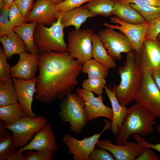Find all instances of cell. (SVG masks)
<instances>
[{"instance_id": "6", "label": "cell", "mask_w": 160, "mask_h": 160, "mask_svg": "<svg viewBox=\"0 0 160 160\" xmlns=\"http://www.w3.org/2000/svg\"><path fill=\"white\" fill-rule=\"evenodd\" d=\"M47 119L42 115H37L34 118L23 115L19 121L6 127L12 133L14 144L16 148H21L27 145L35 134L47 123Z\"/></svg>"}, {"instance_id": "23", "label": "cell", "mask_w": 160, "mask_h": 160, "mask_svg": "<svg viewBox=\"0 0 160 160\" xmlns=\"http://www.w3.org/2000/svg\"><path fill=\"white\" fill-rule=\"evenodd\" d=\"M92 57L108 69L115 68L116 66L115 60L106 50L98 34L95 33L92 39Z\"/></svg>"}, {"instance_id": "41", "label": "cell", "mask_w": 160, "mask_h": 160, "mask_svg": "<svg viewBox=\"0 0 160 160\" xmlns=\"http://www.w3.org/2000/svg\"><path fill=\"white\" fill-rule=\"evenodd\" d=\"M160 156L150 149L146 148L134 160H159Z\"/></svg>"}, {"instance_id": "48", "label": "cell", "mask_w": 160, "mask_h": 160, "mask_svg": "<svg viewBox=\"0 0 160 160\" xmlns=\"http://www.w3.org/2000/svg\"><path fill=\"white\" fill-rule=\"evenodd\" d=\"M55 5H56L65 0H49Z\"/></svg>"}, {"instance_id": "40", "label": "cell", "mask_w": 160, "mask_h": 160, "mask_svg": "<svg viewBox=\"0 0 160 160\" xmlns=\"http://www.w3.org/2000/svg\"><path fill=\"white\" fill-rule=\"evenodd\" d=\"M158 131L160 133V125H156ZM134 139L137 142L140 143L145 148H149L155 149L160 153V143L155 144L149 143L145 140L144 137H142L139 135H133Z\"/></svg>"}, {"instance_id": "10", "label": "cell", "mask_w": 160, "mask_h": 160, "mask_svg": "<svg viewBox=\"0 0 160 160\" xmlns=\"http://www.w3.org/2000/svg\"><path fill=\"white\" fill-rule=\"evenodd\" d=\"M98 34L108 53L114 60L120 61L121 53H128L133 51L129 40L121 31L108 28L99 31Z\"/></svg>"}, {"instance_id": "5", "label": "cell", "mask_w": 160, "mask_h": 160, "mask_svg": "<svg viewBox=\"0 0 160 160\" xmlns=\"http://www.w3.org/2000/svg\"><path fill=\"white\" fill-rule=\"evenodd\" d=\"M84 99L76 93L68 94L60 103L58 115L63 123L68 122L74 133H80L87 121Z\"/></svg>"}, {"instance_id": "20", "label": "cell", "mask_w": 160, "mask_h": 160, "mask_svg": "<svg viewBox=\"0 0 160 160\" xmlns=\"http://www.w3.org/2000/svg\"><path fill=\"white\" fill-rule=\"evenodd\" d=\"M114 3L113 15L122 21L132 24L147 22L138 11L131 6L130 3L121 0H116Z\"/></svg>"}, {"instance_id": "49", "label": "cell", "mask_w": 160, "mask_h": 160, "mask_svg": "<svg viewBox=\"0 0 160 160\" xmlns=\"http://www.w3.org/2000/svg\"><path fill=\"white\" fill-rule=\"evenodd\" d=\"M156 40L160 42V33L157 36Z\"/></svg>"}, {"instance_id": "42", "label": "cell", "mask_w": 160, "mask_h": 160, "mask_svg": "<svg viewBox=\"0 0 160 160\" xmlns=\"http://www.w3.org/2000/svg\"><path fill=\"white\" fill-rule=\"evenodd\" d=\"M139 5H150L160 7V0H121Z\"/></svg>"}, {"instance_id": "28", "label": "cell", "mask_w": 160, "mask_h": 160, "mask_svg": "<svg viewBox=\"0 0 160 160\" xmlns=\"http://www.w3.org/2000/svg\"><path fill=\"white\" fill-rule=\"evenodd\" d=\"M108 68L94 59L89 60L83 63L81 71L87 74L88 78H106L108 76Z\"/></svg>"}, {"instance_id": "32", "label": "cell", "mask_w": 160, "mask_h": 160, "mask_svg": "<svg viewBox=\"0 0 160 160\" xmlns=\"http://www.w3.org/2000/svg\"><path fill=\"white\" fill-rule=\"evenodd\" d=\"M55 151L48 149L33 151L28 150L25 153L26 160H52Z\"/></svg>"}, {"instance_id": "2", "label": "cell", "mask_w": 160, "mask_h": 160, "mask_svg": "<svg viewBox=\"0 0 160 160\" xmlns=\"http://www.w3.org/2000/svg\"><path fill=\"white\" fill-rule=\"evenodd\" d=\"M117 71L120 81L118 85L115 83L111 89L120 104L126 106L136 98L143 79V71L133 50L127 53L125 61Z\"/></svg>"}, {"instance_id": "7", "label": "cell", "mask_w": 160, "mask_h": 160, "mask_svg": "<svg viewBox=\"0 0 160 160\" xmlns=\"http://www.w3.org/2000/svg\"><path fill=\"white\" fill-rule=\"evenodd\" d=\"M134 100L155 117L160 118V91L154 81L151 71H143L142 84Z\"/></svg>"}, {"instance_id": "1", "label": "cell", "mask_w": 160, "mask_h": 160, "mask_svg": "<svg viewBox=\"0 0 160 160\" xmlns=\"http://www.w3.org/2000/svg\"><path fill=\"white\" fill-rule=\"evenodd\" d=\"M82 64L68 51L39 54V73L34 97L47 104L62 99L78 85Z\"/></svg>"}, {"instance_id": "22", "label": "cell", "mask_w": 160, "mask_h": 160, "mask_svg": "<svg viewBox=\"0 0 160 160\" xmlns=\"http://www.w3.org/2000/svg\"><path fill=\"white\" fill-rule=\"evenodd\" d=\"M4 52L7 58L11 59L13 55H19L27 51L26 46L22 39L13 31L8 35L0 37Z\"/></svg>"}, {"instance_id": "3", "label": "cell", "mask_w": 160, "mask_h": 160, "mask_svg": "<svg viewBox=\"0 0 160 160\" xmlns=\"http://www.w3.org/2000/svg\"><path fill=\"white\" fill-rule=\"evenodd\" d=\"M156 117L143 106L136 103L128 109L122 126L116 135V144L121 145L128 142L134 134L145 136L154 130L153 123Z\"/></svg>"}, {"instance_id": "43", "label": "cell", "mask_w": 160, "mask_h": 160, "mask_svg": "<svg viewBox=\"0 0 160 160\" xmlns=\"http://www.w3.org/2000/svg\"><path fill=\"white\" fill-rule=\"evenodd\" d=\"M5 160H26L25 155L22 152L19 150L15 151L14 152L8 156Z\"/></svg>"}, {"instance_id": "44", "label": "cell", "mask_w": 160, "mask_h": 160, "mask_svg": "<svg viewBox=\"0 0 160 160\" xmlns=\"http://www.w3.org/2000/svg\"><path fill=\"white\" fill-rule=\"evenodd\" d=\"M152 74L154 81L160 91V71L156 69L151 71Z\"/></svg>"}, {"instance_id": "35", "label": "cell", "mask_w": 160, "mask_h": 160, "mask_svg": "<svg viewBox=\"0 0 160 160\" xmlns=\"http://www.w3.org/2000/svg\"><path fill=\"white\" fill-rule=\"evenodd\" d=\"M7 57L4 52L3 47H0V81L4 82L10 77L11 68L7 61Z\"/></svg>"}, {"instance_id": "17", "label": "cell", "mask_w": 160, "mask_h": 160, "mask_svg": "<svg viewBox=\"0 0 160 160\" xmlns=\"http://www.w3.org/2000/svg\"><path fill=\"white\" fill-rule=\"evenodd\" d=\"M39 54L25 52L19 55L17 63L11 68L10 77L24 80L35 78L38 68Z\"/></svg>"}, {"instance_id": "38", "label": "cell", "mask_w": 160, "mask_h": 160, "mask_svg": "<svg viewBox=\"0 0 160 160\" xmlns=\"http://www.w3.org/2000/svg\"><path fill=\"white\" fill-rule=\"evenodd\" d=\"M90 157L91 160H115L113 155L105 150L101 148L94 149Z\"/></svg>"}, {"instance_id": "51", "label": "cell", "mask_w": 160, "mask_h": 160, "mask_svg": "<svg viewBox=\"0 0 160 160\" xmlns=\"http://www.w3.org/2000/svg\"><path fill=\"white\" fill-rule=\"evenodd\" d=\"M159 70H160V68H159Z\"/></svg>"}, {"instance_id": "31", "label": "cell", "mask_w": 160, "mask_h": 160, "mask_svg": "<svg viewBox=\"0 0 160 160\" xmlns=\"http://www.w3.org/2000/svg\"><path fill=\"white\" fill-rule=\"evenodd\" d=\"M16 148L11 135L0 136V160H5Z\"/></svg>"}, {"instance_id": "12", "label": "cell", "mask_w": 160, "mask_h": 160, "mask_svg": "<svg viewBox=\"0 0 160 160\" xmlns=\"http://www.w3.org/2000/svg\"><path fill=\"white\" fill-rule=\"evenodd\" d=\"M76 92L84 100L88 121L100 117H105L112 121L113 118L112 108L104 104L102 95L95 97L92 92L83 88L76 89Z\"/></svg>"}, {"instance_id": "33", "label": "cell", "mask_w": 160, "mask_h": 160, "mask_svg": "<svg viewBox=\"0 0 160 160\" xmlns=\"http://www.w3.org/2000/svg\"><path fill=\"white\" fill-rule=\"evenodd\" d=\"M8 13L10 24L13 28L25 23L22 13L15 3L13 2L9 7Z\"/></svg>"}, {"instance_id": "50", "label": "cell", "mask_w": 160, "mask_h": 160, "mask_svg": "<svg viewBox=\"0 0 160 160\" xmlns=\"http://www.w3.org/2000/svg\"><path fill=\"white\" fill-rule=\"evenodd\" d=\"M111 0L112 1H116V0Z\"/></svg>"}, {"instance_id": "9", "label": "cell", "mask_w": 160, "mask_h": 160, "mask_svg": "<svg viewBox=\"0 0 160 160\" xmlns=\"http://www.w3.org/2000/svg\"><path fill=\"white\" fill-rule=\"evenodd\" d=\"M105 125L99 133L95 134L88 137L79 140L74 138L71 134L67 133L63 137V141L68 148V152L73 155L74 160H91L90 156L102 133L105 130L111 128V122L108 120H104Z\"/></svg>"}, {"instance_id": "4", "label": "cell", "mask_w": 160, "mask_h": 160, "mask_svg": "<svg viewBox=\"0 0 160 160\" xmlns=\"http://www.w3.org/2000/svg\"><path fill=\"white\" fill-rule=\"evenodd\" d=\"M60 20L59 16L57 21L49 28L42 24H37L34 33V41L39 54L51 51H67L64 39V27Z\"/></svg>"}, {"instance_id": "8", "label": "cell", "mask_w": 160, "mask_h": 160, "mask_svg": "<svg viewBox=\"0 0 160 160\" xmlns=\"http://www.w3.org/2000/svg\"><path fill=\"white\" fill-rule=\"evenodd\" d=\"M93 30L75 29L68 33L67 51L73 58L83 63L92 59Z\"/></svg>"}, {"instance_id": "27", "label": "cell", "mask_w": 160, "mask_h": 160, "mask_svg": "<svg viewBox=\"0 0 160 160\" xmlns=\"http://www.w3.org/2000/svg\"><path fill=\"white\" fill-rule=\"evenodd\" d=\"M114 4L111 0H91L84 6L94 14L107 17L113 15Z\"/></svg>"}, {"instance_id": "36", "label": "cell", "mask_w": 160, "mask_h": 160, "mask_svg": "<svg viewBox=\"0 0 160 160\" xmlns=\"http://www.w3.org/2000/svg\"><path fill=\"white\" fill-rule=\"evenodd\" d=\"M91 0H65L56 5L57 12H64L69 11L80 6Z\"/></svg>"}, {"instance_id": "47", "label": "cell", "mask_w": 160, "mask_h": 160, "mask_svg": "<svg viewBox=\"0 0 160 160\" xmlns=\"http://www.w3.org/2000/svg\"><path fill=\"white\" fill-rule=\"evenodd\" d=\"M5 5L9 7L10 5L13 3V0H4Z\"/></svg>"}, {"instance_id": "45", "label": "cell", "mask_w": 160, "mask_h": 160, "mask_svg": "<svg viewBox=\"0 0 160 160\" xmlns=\"http://www.w3.org/2000/svg\"><path fill=\"white\" fill-rule=\"evenodd\" d=\"M5 122L0 119V136H9L11 135L7 129L6 127Z\"/></svg>"}, {"instance_id": "34", "label": "cell", "mask_w": 160, "mask_h": 160, "mask_svg": "<svg viewBox=\"0 0 160 160\" xmlns=\"http://www.w3.org/2000/svg\"><path fill=\"white\" fill-rule=\"evenodd\" d=\"M9 8L5 5L0 14V37L7 35L13 31L9 17Z\"/></svg>"}, {"instance_id": "18", "label": "cell", "mask_w": 160, "mask_h": 160, "mask_svg": "<svg viewBox=\"0 0 160 160\" xmlns=\"http://www.w3.org/2000/svg\"><path fill=\"white\" fill-rule=\"evenodd\" d=\"M56 138L49 123L36 133L32 139L26 145L19 148L21 152L31 149L36 150L48 149L56 151L58 149Z\"/></svg>"}, {"instance_id": "37", "label": "cell", "mask_w": 160, "mask_h": 160, "mask_svg": "<svg viewBox=\"0 0 160 160\" xmlns=\"http://www.w3.org/2000/svg\"><path fill=\"white\" fill-rule=\"evenodd\" d=\"M35 0H13L22 13L25 21L26 18L32 9Z\"/></svg>"}, {"instance_id": "15", "label": "cell", "mask_w": 160, "mask_h": 160, "mask_svg": "<svg viewBox=\"0 0 160 160\" xmlns=\"http://www.w3.org/2000/svg\"><path fill=\"white\" fill-rule=\"evenodd\" d=\"M20 105L24 116L34 118L36 116L32 108V103L36 90V77L29 80L16 77L12 78Z\"/></svg>"}, {"instance_id": "24", "label": "cell", "mask_w": 160, "mask_h": 160, "mask_svg": "<svg viewBox=\"0 0 160 160\" xmlns=\"http://www.w3.org/2000/svg\"><path fill=\"white\" fill-rule=\"evenodd\" d=\"M37 23H25L21 26L13 28V31L23 40L26 47L27 51L31 53L37 52V49L34 41V33Z\"/></svg>"}, {"instance_id": "13", "label": "cell", "mask_w": 160, "mask_h": 160, "mask_svg": "<svg viewBox=\"0 0 160 160\" xmlns=\"http://www.w3.org/2000/svg\"><path fill=\"white\" fill-rule=\"evenodd\" d=\"M136 55L143 71L160 68V42L157 40L145 39L140 51Z\"/></svg>"}, {"instance_id": "46", "label": "cell", "mask_w": 160, "mask_h": 160, "mask_svg": "<svg viewBox=\"0 0 160 160\" xmlns=\"http://www.w3.org/2000/svg\"><path fill=\"white\" fill-rule=\"evenodd\" d=\"M5 5L4 0H0V9L1 10Z\"/></svg>"}, {"instance_id": "26", "label": "cell", "mask_w": 160, "mask_h": 160, "mask_svg": "<svg viewBox=\"0 0 160 160\" xmlns=\"http://www.w3.org/2000/svg\"><path fill=\"white\" fill-rule=\"evenodd\" d=\"M18 100L12 78L0 81V107L18 103Z\"/></svg>"}, {"instance_id": "14", "label": "cell", "mask_w": 160, "mask_h": 160, "mask_svg": "<svg viewBox=\"0 0 160 160\" xmlns=\"http://www.w3.org/2000/svg\"><path fill=\"white\" fill-rule=\"evenodd\" d=\"M96 145L111 152L116 160H134L146 148L137 142L128 141L121 145H115L110 140L99 139Z\"/></svg>"}, {"instance_id": "21", "label": "cell", "mask_w": 160, "mask_h": 160, "mask_svg": "<svg viewBox=\"0 0 160 160\" xmlns=\"http://www.w3.org/2000/svg\"><path fill=\"white\" fill-rule=\"evenodd\" d=\"M105 92L111 103L113 113V118L111 122V131L112 134L116 135L119 129L122 126L124 118L128 109L121 105L116 97L114 91L106 85Z\"/></svg>"}, {"instance_id": "30", "label": "cell", "mask_w": 160, "mask_h": 160, "mask_svg": "<svg viewBox=\"0 0 160 160\" xmlns=\"http://www.w3.org/2000/svg\"><path fill=\"white\" fill-rule=\"evenodd\" d=\"M106 81L105 79L92 78L83 80L82 87L97 95H100L103 93Z\"/></svg>"}, {"instance_id": "39", "label": "cell", "mask_w": 160, "mask_h": 160, "mask_svg": "<svg viewBox=\"0 0 160 160\" xmlns=\"http://www.w3.org/2000/svg\"><path fill=\"white\" fill-rule=\"evenodd\" d=\"M160 33V17L150 24L147 30L145 39L156 40L157 35Z\"/></svg>"}, {"instance_id": "29", "label": "cell", "mask_w": 160, "mask_h": 160, "mask_svg": "<svg viewBox=\"0 0 160 160\" xmlns=\"http://www.w3.org/2000/svg\"><path fill=\"white\" fill-rule=\"evenodd\" d=\"M131 6L138 11L146 22L151 23L160 17V7L150 5H139L130 4Z\"/></svg>"}, {"instance_id": "11", "label": "cell", "mask_w": 160, "mask_h": 160, "mask_svg": "<svg viewBox=\"0 0 160 160\" xmlns=\"http://www.w3.org/2000/svg\"><path fill=\"white\" fill-rule=\"evenodd\" d=\"M110 21L116 25L105 23L103 25L106 27L116 29L124 33L131 42L133 50L138 53L145 39L150 23L147 22L140 24H132L124 22L115 16L110 18Z\"/></svg>"}, {"instance_id": "16", "label": "cell", "mask_w": 160, "mask_h": 160, "mask_svg": "<svg viewBox=\"0 0 160 160\" xmlns=\"http://www.w3.org/2000/svg\"><path fill=\"white\" fill-rule=\"evenodd\" d=\"M58 18L55 5L49 0H36L28 14L25 22H36L49 26Z\"/></svg>"}, {"instance_id": "25", "label": "cell", "mask_w": 160, "mask_h": 160, "mask_svg": "<svg viewBox=\"0 0 160 160\" xmlns=\"http://www.w3.org/2000/svg\"><path fill=\"white\" fill-rule=\"evenodd\" d=\"M24 115L18 103L0 107V119L3 121L6 125H12L19 121Z\"/></svg>"}, {"instance_id": "19", "label": "cell", "mask_w": 160, "mask_h": 160, "mask_svg": "<svg viewBox=\"0 0 160 160\" xmlns=\"http://www.w3.org/2000/svg\"><path fill=\"white\" fill-rule=\"evenodd\" d=\"M97 15L92 13L84 6L71 10L64 12H57V16L61 18V23L64 27L74 26L75 29H79L82 24L90 17Z\"/></svg>"}]
</instances>
